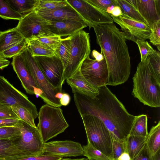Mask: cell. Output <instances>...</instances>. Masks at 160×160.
Listing matches in <instances>:
<instances>
[{
  "label": "cell",
  "mask_w": 160,
  "mask_h": 160,
  "mask_svg": "<svg viewBox=\"0 0 160 160\" xmlns=\"http://www.w3.org/2000/svg\"><path fill=\"white\" fill-rule=\"evenodd\" d=\"M94 98L74 94V100L80 115L95 116L101 120L112 140L126 141L137 116L129 113L122 103L106 86L98 88Z\"/></svg>",
  "instance_id": "6da1fadb"
},
{
  "label": "cell",
  "mask_w": 160,
  "mask_h": 160,
  "mask_svg": "<svg viewBox=\"0 0 160 160\" xmlns=\"http://www.w3.org/2000/svg\"><path fill=\"white\" fill-rule=\"evenodd\" d=\"M97 42L106 60L109 74L107 85L116 86L128 79L131 72L130 58L126 39L114 23L93 28Z\"/></svg>",
  "instance_id": "7a4b0ae2"
},
{
  "label": "cell",
  "mask_w": 160,
  "mask_h": 160,
  "mask_svg": "<svg viewBox=\"0 0 160 160\" xmlns=\"http://www.w3.org/2000/svg\"><path fill=\"white\" fill-rule=\"evenodd\" d=\"M132 94L144 105L160 106V82L154 77L146 60L138 64L132 78Z\"/></svg>",
  "instance_id": "3957f363"
},
{
  "label": "cell",
  "mask_w": 160,
  "mask_h": 160,
  "mask_svg": "<svg viewBox=\"0 0 160 160\" xmlns=\"http://www.w3.org/2000/svg\"><path fill=\"white\" fill-rule=\"evenodd\" d=\"M38 117L37 127L44 143L63 132L69 126L60 107L44 104L40 108Z\"/></svg>",
  "instance_id": "277c9868"
},
{
  "label": "cell",
  "mask_w": 160,
  "mask_h": 160,
  "mask_svg": "<svg viewBox=\"0 0 160 160\" xmlns=\"http://www.w3.org/2000/svg\"><path fill=\"white\" fill-rule=\"evenodd\" d=\"M87 141L105 155L112 158V139L110 132L102 121L91 115H80Z\"/></svg>",
  "instance_id": "5b68a950"
},
{
  "label": "cell",
  "mask_w": 160,
  "mask_h": 160,
  "mask_svg": "<svg viewBox=\"0 0 160 160\" xmlns=\"http://www.w3.org/2000/svg\"><path fill=\"white\" fill-rule=\"evenodd\" d=\"M71 51L68 60L64 69L62 82L80 68L84 60L89 56L91 47L89 33L83 30L69 36Z\"/></svg>",
  "instance_id": "8992f818"
},
{
  "label": "cell",
  "mask_w": 160,
  "mask_h": 160,
  "mask_svg": "<svg viewBox=\"0 0 160 160\" xmlns=\"http://www.w3.org/2000/svg\"><path fill=\"white\" fill-rule=\"evenodd\" d=\"M27 70L38 88L43 92L42 98L46 103L53 106H61L59 100L55 97L59 92L48 81L40 70L27 46L20 53Z\"/></svg>",
  "instance_id": "52a82bcc"
},
{
  "label": "cell",
  "mask_w": 160,
  "mask_h": 160,
  "mask_svg": "<svg viewBox=\"0 0 160 160\" xmlns=\"http://www.w3.org/2000/svg\"><path fill=\"white\" fill-rule=\"evenodd\" d=\"M14 127L19 129L21 134L10 140L17 147L32 156L42 155L44 143L37 127L22 120Z\"/></svg>",
  "instance_id": "ba28073f"
},
{
  "label": "cell",
  "mask_w": 160,
  "mask_h": 160,
  "mask_svg": "<svg viewBox=\"0 0 160 160\" xmlns=\"http://www.w3.org/2000/svg\"><path fill=\"white\" fill-rule=\"evenodd\" d=\"M48 21L38 14L35 11L23 17L16 27L27 41L46 36L54 35L48 29Z\"/></svg>",
  "instance_id": "9c48e42d"
},
{
  "label": "cell",
  "mask_w": 160,
  "mask_h": 160,
  "mask_svg": "<svg viewBox=\"0 0 160 160\" xmlns=\"http://www.w3.org/2000/svg\"><path fill=\"white\" fill-rule=\"evenodd\" d=\"M0 103L11 107L21 106L28 111L34 119L38 115L36 107L24 94L15 88L3 76H0Z\"/></svg>",
  "instance_id": "30bf717a"
},
{
  "label": "cell",
  "mask_w": 160,
  "mask_h": 160,
  "mask_svg": "<svg viewBox=\"0 0 160 160\" xmlns=\"http://www.w3.org/2000/svg\"><path fill=\"white\" fill-rule=\"evenodd\" d=\"M66 1L87 23L89 29L100 24L113 23V19L109 14L92 5L86 0Z\"/></svg>",
  "instance_id": "8fae6325"
},
{
  "label": "cell",
  "mask_w": 160,
  "mask_h": 160,
  "mask_svg": "<svg viewBox=\"0 0 160 160\" xmlns=\"http://www.w3.org/2000/svg\"><path fill=\"white\" fill-rule=\"evenodd\" d=\"M33 57L48 81L58 92H62L64 68L58 55Z\"/></svg>",
  "instance_id": "7c38bea8"
},
{
  "label": "cell",
  "mask_w": 160,
  "mask_h": 160,
  "mask_svg": "<svg viewBox=\"0 0 160 160\" xmlns=\"http://www.w3.org/2000/svg\"><path fill=\"white\" fill-rule=\"evenodd\" d=\"M80 70L85 79L95 88L107 85L109 74L105 58L98 62L88 57L82 62Z\"/></svg>",
  "instance_id": "4fadbf2b"
},
{
  "label": "cell",
  "mask_w": 160,
  "mask_h": 160,
  "mask_svg": "<svg viewBox=\"0 0 160 160\" xmlns=\"http://www.w3.org/2000/svg\"><path fill=\"white\" fill-rule=\"evenodd\" d=\"M110 16L113 22L120 27L121 31L126 40L136 42L138 40L149 39L151 30L147 24L129 18L122 14L117 17Z\"/></svg>",
  "instance_id": "5bb4252c"
},
{
  "label": "cell",
  "mask_w": 160,
  "mask_h": 160,
  "mask_svg": "<svg viewBox=\"0 0 160 160\" xmlns=\"http://www.w3.org/2000/svg\"><path fill=\"white\" fill-rule=\"evenodd\" d=\"M82 146L71 140L51 141L43 144L42 155L63 158L83 155Z\"/></svg>",
  "instance_id": "9a60e30c"
},
{
  "label": "cell",
  "mask_w": 160,
  "mask_h": 160,
  "mask_svg": "<svg viewBox=\"0 0 160 160\" xmlns=\"http://www.w3.org/2000/svg\"><path fill=\"white\" fill-rule=\"evenodd\" d=\"M151 28L160 21V0H128Z\"/></svg>",
  "instance_id": "2e32d148"
},
{
  "label": "cell",
  "mask_w": 160,
  "mask_h": 160,
  "mask_svg": "<svg viewBox=\"0 0 160 160\" xmlns=\"http://www.w3.org/2000/svg\"><path fill=\"white\" fill-rule=\"evenodd\" d=\"M88 26L83 21L71 19L50 21V23L47 25L48 29L53 35L60 37L71 36Z\"/></svg>",
  "instance_id": "e0dca14e"
},
{
  "label": "cell",
  "mask_w": 160,
  "mask_h": 160,
  "mask_svg": "<svg viewBox=\"0 0 160 160\" xmlns=\"http://www.w3.org/2000/svg\"><path fill=\"white\" fill-rule=\"evenodd\" d=\"M80 68L67 78L66 82L73 94L78 93L94 98L99 93L98 88L92 85L85 79Z\"/></svg>",
  "instance_id": "ac0fdd59"
},
{
  "label": "cell",
  "mask_w": 160,
  "mask_h": 160,
  "mask_svg": "<svg viewBox=\"0 0 160 160\" xmlns=\"http://www.w3.org/2000/svg\"><path fill=\"white\" fill-rule=\"evenodd\" d=\"M11 64L26 92L29 94H34V89L38 88L26 67L20 54L13 57Z\"/></svg>",
  "instance_id": "d6986e66"
},
{
  "label": "cell",
  "mask_w": 160,
  "mask_h": 160,
  "mask_svg": "<svg viewBox=\"0 0 160 160\" xmlns=\"http://www.w3.org/2000/svg\"><path fill=\"white\" fill-rule=\"evenodd\" d=\"M35 11L39 15L49 21H58L71 19L84 21L75 10L69 5L66 7L51 10L36 9Z\"/></svg>",
  "instance_id": "ffe728a7"
},
{
  "label": "cell",
  "mask_w": 160,
  "mask_h": 160,
  "mask_svg": "<svg viewBox=\"0 0 160 160\" xmlns=\"http://www.w3.org/2000/svg\"><path fill=\"white\" fill-rule=\"evenodd\" d=\"M33 156L18 149L10 139H0V160H15Z\"/></svg>",
  "instance_id": "44dd1931"
},
{
  "label": "cell",
  "mask_w": 160,
  "mask_h": 160,
  "mask_svg": "<svg viewBox=\"0 0 160 160\" xmlns=\"http://www.w3.org/2000/svg\"><path fill=\"white\" fill-rule=\"evenodd\" d=\"M24 38L16 27L0 32V54Z\"/></svg>",
  "instance_id": "7402d4cb"
},
{
  "label": "cell",
  "mask_w": 160,
  "mask_h": 160,
  "mask_svg": "<svg viewBox=\"0 0 160 160\" xmlns=\"http://www.w3.org/2000/svg\"><path fill=\"white\" fill-rule=\"evenodd\" d=\"M15 11L22 18L34 11L38 7L40 0H7Z\"/></svg>",
  "instance_id": "603a6c76"
},
{
  "label": "cell",
  "mask_w": 160,
  "mask_h": 160,
  "mask_svg": "<svg viewBox=\"0 0 160 160\" xmlns=\"http://www.w3.org/2000/svg\"><path fill=\"white\" fill-rule=\"evenodd\" d=\"M146 145L151 156L160 150V121L152 127L146 137Z\"/></svg>",
  "instance_id": "cb8c5ba5"
},
{
  "label": "cell",
  "mask_w": 160,
  "mask_h": 160,
  "mask_svg": "<svg viewBox=\"0 0 160 160\" xmlns=\"http://www.w3.org/2000/svg\"><path fill=\"white\" fill-rule=\"evenodd\" d=\"M146 137L129 135L126 142L128 152L131 160L142 150L146 144Z\"/></svg>",
  "instance_id": "d4e9b609"
},
{
  "label": "cell",
  "mask_w": 160,
  "mask_h": 160,
  "mask_svg": "<svg viewBox=\"0 0 160 160\" xmlns=\"http://www.w3.org/2000/svg\"><path fill=\"white\" fill-rule=\"evenodd\" d=\"M122 14L129 18L147 24L146 21L128 0H116Z\"/></svg>",
  "instance_id": "484cf974"
},
{
  "label": "cell",
  "mask_w": 160,
  "mask_h": 160,
  "mask_svg": "<svg viewBox=\"0 0 160 160\" xmlns=\"http://www.w3.org/2000/svg\"><path fill=\"white\" fill-rule=\"evenodd\" d=\"M27 41V47L32 56H52L55 54L54 50L42 44L36 39Z\"/></svg>",
  "instance_id": "4316f807"
},
{
  "label": "cell",
  "mask_w": 160,
  "mask_h": 160,
  "mask_svg": "<svg viewBox=\"0 0 160 160\" xmlns=\"http://www.w3.org/2000/svg\"><path fill=\"white\" fill-rule=\"evenodd\" d=\"M148 133L147 115L143 114L137 116L129 135L147 137Z\"/></svg>",
  "instance_id": "83f0119b"
},
{
  "label": "cell",
  "mask_w": 160,
  "mask_h": 160,
  "mask_svg": "<svg viewBox=\"0 0 160 160\" xmlns=\"http://www.w3.org/2000/svg\"><path fill=\"white\" fill-rule=\"evenodd\" d=\"M71 42L69 37L62 39L60 42L55 51V54L61 61L64 70L67 64L71 51Z\"/></svg>",
  "instance_id": "f1b7e54d"
},
{
  "label": "cell",
  "mask_w": 160,
  "mask_h": 160,
  "mask_svg": "<svg viewBox=\"0 0 160 160\" xmlns=\"http://www.w3.org/2000/svg\"><path fill=\"white\" fill-rule=\"evenodd\" d=\"M146 60L151 72L155 79L160 82V53L154 50L149 54Z\"/></svg>",
  "instance_id": "f546056e"
},
{
  "label": "cell",
  "mask_w": 160,
  "mask_h": 160,
  "mask_svg": "<svg viewBox=\"0 0 160 160\" xmlns=\"http://www.w3.org/2000/svg\"><path fill=\"white\" fill-rule=\"evenodd\" d=\"M0 17L5 19L20 20L22 16L11 7L7 0H0Z\"/></svg>",
  "instance_id": "4dcf8cb0"
},
{
  "label": "cell",
  "mask_w": 160,
  "mask_h": 160,
  "mask_svg": "<svg viewBox=\"0 0 160 160\" xmlns=\"http://www.w3.org/2000/svg\"><path fill=\"white\" fill-rule=\"evenodd\" d=\"M83 156L89 159L94 160H113L88 142L87 145L82 146Z\"/></svg>",
  "instance_id": "1f68e13d"
},
{
  "label": "cell",
  "mask_w": 160,
  "mask_h": 160,
  "mask_svg": "<svg viewBox=\"0 0 160 160\" xmlns=\"http://www.w3.org/2000/svg\"><path fill=\"white\" fill-rule=\"evenodd\" d=\"M12 111L18 118L34 127H37L34 119L30 112L24 108L19 105H14L11 107Z\"/></svg>",
  "instance_id": "d6a6232c"
},
{
  "label": "cell",
  "mask_w": 160,
  "mask_h": 160,
  "mask_svg": "<svg viewBox=\"0 0 160 160\" xmlns=\"http://www.w3.org/2000/svg\"><path fill=\"white\" fill-rule=\"evenodd\" d=\"M66 0H40L39 4L36 9L51 10L68 6Z\"/></svg>",
  "instance_id": "836d02e7"
},
{
  "label": "cell",
  "mask_w": 160,
  "mask_h": 160,
  "mask_svg": "<svg viewBox=\"0 0 160 160\" xmlns=\"http://www.w3.org/2000/svg\"><path fill=\"white\" fill-rule=\"evenodd\" d=\"M27 45V41L25 39L4 51L1 54L5 58H11L20 54Z\"/></svg>",
  "instance_id": "e575fe53"
},
{
  "label": "cell",
  "mask_w": 160,
  "mask_h": 160,
  "mask_svg": "<svg viewBox=\"0 0 160 160\" xmlns=\"http://www.w3.org/2000/svg\"><path fill=\"white\" fill-rule=\"evenodd\" d=\"M126 140H112V159L113 160H117L121 154L125 152H128Z\"/></svg>",
  "instance_id": "d590c367"
},
{
  "label": "cell",
  "mask_w": 160,
  "mask_h": 160,
  "mask_svg": "<svg viewBox=\"0 0 160 160\" xmlns=\"http://www.w3.org/2000/svg\"><path fill=\"white\" fill-rule=\"evenodd\" d=\"M62 39L60 36L54 35L43 37L36 39L55 51L58 46Z\"/></svg>",
  "instance_id": "8d00e7d4"
},
{
  "label": "cell",
  "mask_w": 160,
  "mask_h": 160,
  "mask_svg": "<svg viewBox=\"0 0 160 160\" xmlns=\"http://www.w3.org/2000/svg\"><path fill=\"white\" fill-rule=\"evenodd\" d=\"M19 129L14 126L0 127V139H11L20 136Z\"/></svg>",
  "instance_id": "74e56055"
},
{
  "label": "cell",
  "mask_w": 160,
  "mask_h": 160,
  "mask_svg": "<svg viewBox=\"0 0 160 160\" xmlns=\"http://www.w3.org/2000/svg\"><path fill=\"white\" fill-rule=\"evenodd\" d=\"M136 43L138 46L140 53L141 62H144L146 60L148 56L152 53L154 50L147 41L138 40Z\"/></svg>",
  "instance_id": "f35d334b"
},
{
  "label": "cell",
  "mask_w": 160,
  "mask_h": 160,
  "mask_svg": "<svg viewBox=\"0 0 160 160\" xmlns=\"http://www.w3.org/2000/svg\"><path fill=\"white\" fill-rule=\"evenodd\" d=\"M151 30L150 42L157 47L160 46V21L155 23Z\"/></svg>",
  "instance_id": "ab89813d"
},
{
  "label": "cell",
  "mask_w": 160,
  "mask_h": 160,
  "mask_svg": "<svg viewBox=\"0 0 160 160\" xmlns=\"http://www.w3.org/2000/svg\"><path fill=\"white\" fill-rule=\"evenodd\" d=\"M92 5L106 12L107 9L112 6H118L116 0H86Z\"/></svg>",
  "instance_id": "60d3db41"
},
{
  "label": "cell",
  "mask_w": 160,
  "mask_h": 160,
  "mask_svg": "<svg viewBox=\"0 0 160 160\" xmlns=\"http://www.w3.org/2000/svg\"><path fill=\"white\" fill-rule=\"evenodd\" d=\"M10 118H19L12 111L11 107L0 103V119Z\"/></svg>",
  "instance_id": "b9f144b4"
},
{
  "label": "cell",
  "mask_w": 160,
  "mask_h": 160,
  "mask_svg": "<svg viewBox=\"0 0 160 160\" xmlns=\"http://www.w3.org/2000/svg\"><path fill=\"white\" fill-rule=\"evenodd\" d=\"M62 158L49 155H40L28 157L15 160H60Z\"/></svg>",
  "instance_id": "7bdbcfd3"
},
{
  "label": "cell",
  "mask_w": 160,
  "mask_h": 160,
  "mask_svg": "<svg viewBox=\"0 0 160 160\" xmlns=\"http://www.w3.org/2000/svg\"><path fill=\"white\" fill-rule=\"evenodd\" d=\"M146 144L141 151L132 160H151Z\"/></svg>",
  "instance_id": "ee69618b"
},
{
  "label": "cell",
  "mask_w": 160,
  "mask_h": 160,
  "mask_svg": "<svg viewBox=\"0 0 160 160\" xmlns=\"http://www.w3.org/2000/svg\"><path fill=\"white\" fill-rule=\"evenodd\" d=\"M19 118H5L0 119V127L15 126L21 120Z\"/></svg>",
  "instance_id": "f6af8a7d"
},
{
  "label": "cell",
  "mask_w": 160,
  "mask_h": 160,
  "mask_svg": "<svg viewBox=\"0 0 160 160\" xmlns=\"http://www.w3.org/2000/svg\"><path fill=\"white\" fill-rule=\"evenodd\" d=\"M70 100V95L67 93H63L62 98L59 99V102L62 106H66L69 104Z\"/></svg>",
  "instance_id": "bcb514c9"
},
{
  "label": "cell",
  "mask_w": 160,
  "mask_h": 160,
  "mask_svg": "<svg viewBox=\"0 0 160 160\" xmlns=\"http://www.w3.org/2000/svg\"><path fill=\"white\" fill-rule=\"evenodd\" d=\"M9 63L10 61L0 54V70L8 66Z\"/></svg>",
  "instance_id": "7dc6e473"
},
{
  "label": "cell",
  "mask_w": 160,
  "mask_h": 160,
  "mask_svg": "<svg viewBox=\"0 0 160 160\" xmlns=\"http://www.w3.org/2000/svg\"><path fill=\"white\" fill-rule=\"evenodd\" d=\"M92 56L95 58V59L98 62L102 60L104 58L103 54L101 52H99L97 51L93 50L92 52Z\"/></svg>",
  "instance_id": "c3c4849f"
},
{
  "label": "cell",
  "mask_w": 160,
  "mask_h": 160,
  "mask_svg": "<svg viewBox=\"0 0 160 160\" xmlns=\"http://www.w3.org/2000/svg\"><path fill=\"white\" fill-rule=\"evenodd\" d=\"M109 15L116 17L122 15V12L120 8L118 6H114L113 10Z\"/></svg>",
  "instance_id": "681fc988"
},
{
  "label": "cell",
  "mask_w": 160,
  "mask_h": 160,
  "mask_svg": "<svg viewBox=\"0 0 160 160\" xmlns=\"http://www.w3.org/2000/svg\"><path fill=\"white\" fill-rule=\"evenodd\" d=\"M117 160H131L128 152H125L122 153L118 157Z\"/></svg>",
  "instance_id": "f907efd6"
},
{
  "label": "cell",
  "mask_w": 160,
  "mask_h": 160,
  "mask_svg": "<svg viewBox=\"0 0 160 160\" xmlns=\"http://www.w3.org/2000/svg\"><path fill=\"white\" fill-rule=\"evenodd\" d=\"M151 160H160V150L154 156H152Z\"/></svg>",
  "instance_id": "816d5d0a"
},
{
  "label": "cell",
  "mask_w": 160,
  "mask_h": 160,
  "mask_svg": "<svg viewBox=\"0 0 160 160\" xmlns=\"http://www.w3.org/2000/svg\"><path fill=\"white\" fill-rule=\"evenodd\" d=\"M60 160H88V159L86 158L72 159L69 158H62Z\"/></svg>",
  "instance_id": "f5cc1de1"
},
{
  "label": "cell",
  "mask_w": 160,
  "mask_h": 160,
  "mask_svg": "<svg viewBox=\"0 0 160 160\" xmlns=\"http://www.w3.org/2000/svg\"><path fill=\"white\" fill-rule=\"evenodd\" d=\"M63 94V93H62V92H58L55 95V97L59 100L62 98Z\"/></svg>",
  "instance_id": "db71d44e"
},
{
  "label": "cell",
  "mask_w": 160,
  "mask_h": 160,
  "mask_svg": "<svg viewBox=\"0 0 160 160\" xmlns=\"http://www.w3.org/2000/svg\"><path fill=\"white\" fill-rule=\"evenodd\" d=\"M115 6H112L107 8L106 10V12L108 14H110L113 9L114 7Z\"/></svg>",
  "instance_id": "11a10c76"
},
{
  "label": "cell",
  "mask_w": 160,
  "mask_h": 160,
  "mask_svg": "<svg viewBox=\"0 0 160 160\" xmlns=\"http://www.w3.org/2000/svg\"><path fill=\"white\" fill-rule=\"evenodd\" d=\"M88 160H93L92 159H88Z\"/></svg>",
  "instance_id": "9f6ffc18"
},
{
  "label": "cell",
  "mask_w": 160,
  "mask_h": 160,
  "mask_svg": "<svg viewBox=\"0 0 160 160\" xmlns=\"http://www.w3.org/2000/svg\"><path fill=\"white\" fill-rule=\"evenodd\" d=\"M1 31H0V32Z\"/></svg>",
  "instance_id": "6f0895ef"
}]
</instances>
